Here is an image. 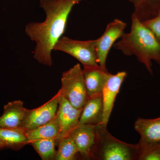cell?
<instances>
[{
	"label": "cell",
	"mask_w": 160,
	"mask_h": 160,
	"mask_svg": "<svg viewBox=\"0 0 160 160\" xmlns=\"http://www.w3.org/2000/svg\"><path fill=\"white\" fill-rule=\"evenodd\" d=\"M83 0H40L39 6L46 13L42 22H30L25 33L36 43L33 58L45 66L52 64L51 52L66 30L68 18L72 8Z\"/></svg>",
	"instance_id": "obj_1"
},
{
	"label": "cell",
	"mask_w": 160,
	"mask_h": 160,
	"mask_svg": "<svg viewBox=\"0 0 160 160\" xmlns=\"http://www.w3.org/2000/svg\"><path fill=\"white\" fill-rule=\"evenodd\" d=\"M131 22L130 32L124 33L113 47L126 56H135L152 75V61L160 66V42L133 13Z\"/></svg>",
	"instance_id": "obj_2"
},
{
	"label": "cell",
	"mask_w": 160,
	"mask_h": 160,
	"mask_svg": "<svg viewBox=\"0 0 160 160\" xmlns=\"http://www.w3.org/2000/svg\"><path fill=\"white\" fill-rule=\"evenodd\" d=\"M96 138L91 160H138L137 144H129L112 135L102 124L96 126Z\"/></svg>",
	"instance_id": "obj_3"
},
{
	"label": "cell",
	"mask_w": 160,
	"mask_h": 160,
	"mask_svg": "<svg viewBox=\"0 0 160 160\" xmlns=\"http://www.w3.org/2000/svg\"><path fill=\"white\" fill-rule=\"evenodd\" d=\"M61 83L62 86L59 90L61 95L75 108L82 109L89 98L83 70L79 64L63 72Z\"/></svg>",
	"instance_id": "obj_4"
},
{
	"label": "cell",
	"mask_w": 160,
	"mask_h": 160,
	"mask_svg": "<svg viewBox=\"0 0 160 160\" xmlns=\"http://www.w3.org/2000/svg\"><path fill=\"white\" fill-rule=\"evenodd\" d=\"M96 42L97 39L79 41L63 37L58 41L53 50L70 55L83 66H98Z\"/></svg>",
	"instance_id": "obj_5"
},
{
	"label": "cell",
	"mask_w": 160,
	"mask_h": 160,
	"mask_svg": "<svg viewBox=\"0 0 160 160\" xmlns=\"http://www.w3.org/2000/svg\"><path fill=\"white\" fill-rule=\"evenodd\" d=\"M127 24L118 19L109 23L103 34L97 39L96 51L99 66L107 69L106 62L109 51L116 41L125 33Z\"/></svg>",
	"instance_id": "obj_6"
},
{
	"label": "cell",
	"mask_w": 160,
	"mask_h": 160,
	"mask_svg": "<svg viewBox=\"0 0 160 160\" xmlns=\"http://www.w3.org/2000/svg\"><path fill=\"white\" fill-rule=\"evenodd\" d=\"M60 93L59 91L47 102L38 108L27 109L21 129L24 131L31 130L49 122L56 117Z\"/></svg>",
	"instance_id": "obj_7"
},
{
	"label": "cell",
	"mask_w": 160,
	"mask_h": 160,
	"mask_svg": "<svg viewBox=\"0 0 160 160\" xmlns=\"http://www.w3.org/2000/svg\"><path fill=\"white\" fill-rule=\"evenodd\" d=\"M82 109L74 107L60 94L56 116L60 128L59 132L56 138L57 143L60 139L69 135L78 125Z\"/></svg>",
	"instance_id": "obj_8"
},
{
	"label": "cell",
	"mask_w": 160,
	"mask_h": 160,
	"mask_svg": "<svg viewBox=\"0 0 160 160\" xmlns=\"http://www.w3.org/2000/svg\"><path fill=\"white\" fill-rule=\"evenodd\" d=\"M127 75L125 71L119 72L115 74L111 73L106 81L102 93L103 113L102 124L104 126L108 125L116 98Z\"/></svg>",
	"instance_id": "obj_9"
},
{
	"label": "cell",
	"mask_w": 160,
	"mask_h": 160,
	"mask_svg": "<svg viewBox=\"0 0 160 160\" xmlns=\"http://www.w3.org/2000/svg\"><path fill=\"white\" fill-rule=\"evenodd\" d=\"M96 126L89 124L78 125L69 134L75 143L78 153L84 159L91 160L96 138Z\"/></svg>",
	"instance_id": "obj_10"
},
{
	"label": "cell",
	"mask_w": 160,
	"mask_h": 160,
	"mask_svg": "<svg viewBox=\"0 0 160 160\" xmlns=\"http://www.w3.org/2000/svg\"><path fill=\"white\" fill-rule=\"evenodd\" d=\"M83 74L88 98L102 95L103 89L111 73L98 66H83Z\"/></svg>",
	"instance_id": "obj_11"
},
{
	"label": "cell",
	"mask_w": 160,
	"mask_h": 160,
	"mask_svg": "<svg viewBox=\"0 0 160 160\" xmlns=\"http://www.w3.org/2000/svg\"><path fill=\"white\" fill-rule=\"evenodd\" d=\"M22 101L9 102L4 107L0 117V128H21L26 116V110Z\"/></svg>",
	"instance_id": "obj_12"
},
{
	"label": "cell",
	"mask_w": 160,
	"mask_h": 160,
	"mask_svg": "<svg viewBox=\"0 0 160 160\" xmlns=\"http://www.w3.org/2000/svg\"><path fill=\"white\" fill-rule=\"evenodd\" d=\"M103 113L102 96L89 98L82 109L78 125L97 126L102 124Z\"/></svg>",
	"instance_id": "obj_13"
},
{
	"label": "cell",
	"mask_w": 160,
	"mask_h": 160,
	"mask_svg": "<svg viewBox=\"0 0 160 160\" xmlns=\"http://www.w3.org/2000/svg\"><path fill=\"white\" fill-rule=\"evenodd\" d=\"M134 129L141 139L160 143V117L154 119L138 118L135 122Z\"/></svg>",
	"instance_id": "obj_14"
},
{
	"label": "cell",
	"mask_w": 160,
	"mask_h": 160,
	"mask_svg": "<svg viewBox=\"0 0 160 160\" xmlns=\"http://www.w3.org/2000/svg\"><path fill=\"white\" fill-rule=\"evenodd\" d=\"M134 6L133 13L140 22L151 19L160 13V0H127Z\"/></svg>",
	"instance_id": "obj_15"
},
{
	"label": "cell",
	"mask_w": 160,
	"mask_h": 160,
	"mask_svg": "<svg viewBox=\"0 0 160 160\" xmlns=\"http://www.w3.org/2000/svg\"><path fill=\"white\" fill-rule=\"evenodd\" d=\"M59 125L56 118L49 122L31 130L24 131L29 144L36 140L57 138Z\"/></svg>",
	"instance_id": "obj_16"
},
{
	"label": "cell",
	"mask_w": 160,
	"mask_h": 160,
	"mask_svg": "<svg viewBox=\"0 0 160 160\" xmlns=\"http://www.w3.org/2000/svg\"><path fill=\"white\" fill-rule=\"evenodd\" d=\"M0 140L10 148H22L29 144L25 131L21 128H0Z\"/></svg>",
	"instance_id": "obj_17"
},
{
	"label": "cell",
	"mask_w": 160,
	"mask_h": 160,
	"mask_svg": "<svg viewBox=\"0 0 160 160\" xmlns=\"http://www.w3.org/2000/svg\"><path fill=\"white\" fill-rule=\"evenodd\" d=\"M58 150L55 160H74L78 153L77 146L70 134L60 139L58 141Z\"/></svg>",
	"instance_id": "obj_18"
},
{
	"label": "cell",
	"mask_w": 160,
	"mask_h": 160,
	"mask_svg": "<svg viewBox=\"0 0 160 160\" xmlns=\"http://www.w3.org/2000/svg\"><path fill=\"white\" fill-rule=\"evenodd\" d=\"M56 138L42 139L30 143L42 160H55Z\"/></svg>",
	"instance_id": "obj_19"
},
{
	"label": "cell",
	"mask_w": 160,
	"mask_h": 160,
	"mask_svg": "<svg viewBox=\"0 0 160 160\" xmlns=\"http://www.w3.org/2000/svg\"><path fill=\"white\" fill-rule=\"evenodd\" d=\"M137 144L138 160H160V143L140 139Z\"/></svg>",
	"instance_id": "obj_20"
},
{
	"label": "cell",
	"mask_w": 160,
	"mask_h": 160,
	"mask_svg": "<svg viewBox=\"0 0 160 160\" xmlns=\"http://www.w3.org/2000/svg\"><path fill=\"white\" fill-rule=\"evenodd\" d=\"M142 22L152 32L160 42V13L151 19Z\"/></svg>",
	"instance_id": "obj_21"
},
{
	"label": "cell",
	"mask_w": 160,
	"mask_h": 160,
	"mask_svg": "<svg viewBox=\"0 0 160 160\" xmlns=\"http://www.w3.org/2000/svg\"><path fill=\"white\" fill-rule=\"evenodd\" d=\"M7 147L5 143L2 142V140H0V149L4 148V147Z\"/></svg>",
	"instance_id": "obj_22"
}]
</instances>
